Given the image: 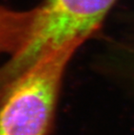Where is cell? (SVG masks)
<instances>
[{
  "mask_svg": "<svg viewBox=\"0 0 134 135\" xmlns=\"http://www.w3.org/2000/svg\"><path fill=\"white\" fill-rule=\"evenodd\" d=\"M37 9L17 11L0 5V54L13 55L26 43Z\"/></svg>",
  "mask_w": 134,
  "mask_h": 135,
  "instance_id": "3",
  "label": "cell"
},
{
  "mask_svg": "<svg viewBox=\"0 0 134 135\" xmlns=\"http://www.w3.org/2000/svg\"><path fill=\"white\" fill-rule=\"evenodd\" d=\"M116 0H44L29 38L0 67V89L51 51L70 42L84 43L100 26Z\"/></svg>",
  "mask_w": 134,
  "mask_h": 135,
  "instance_id": "2",
  "label": "cell"
},
{
  "mask_svg": "<svg viewBox=\"0 0 134 135\" xmlns=\"http://www.w3.org/2000/svg\"><path fill=\"white\" fill-rule=\"evenodd\" d=\"M83 43H67L0 89V135H47L67 65Z\"/></svg>",
  "mask_w": 134,
  "mask_h": 135,
  "instance_id": "1",
  "label": "cell"
}]
</instances>
